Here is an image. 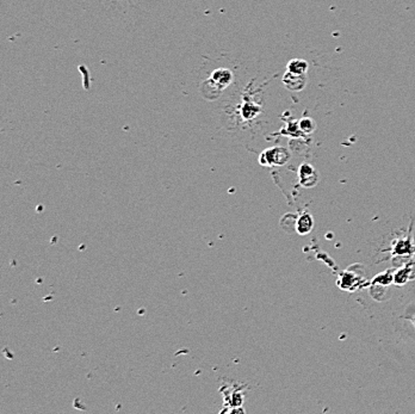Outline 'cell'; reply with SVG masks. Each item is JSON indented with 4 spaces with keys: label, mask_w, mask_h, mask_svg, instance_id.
Here are the masks:
<instances>
[{
    "label": "cell",
    "mask_w": 415,
    "mask_h": 414,
    "mask_svg": "<svg viewBox=\"0 0 415 414\" xmlns=\"http://www.w3.org/2000/svg\"><path fill=\"white\" fill-rule=\"evenodd\" d=\"M232 79H233V75H232L231 71L228 69H217L213 73L210 79L205 83V85L211 86V87L217 88L218 93L223 90L224 87H227L231 84Z\"/></svg>",
    "instance_id": "obj_1"
},
{
    "label": "cell",
    "mask_w": 415,
    "mask_h": 414,
    "mask_svg": "<svg viewBox=\"0 0 415 414\" xmlns=\"http://www.w3.org/2000/svg\"><path fill=\"white\" fill-rule=\"evenodd\" d=\"M260 160H264L262 164H266V165H272V164H284L285 161L289 160V153L288 150L284 149L282 147L272 148V149H267L260 155Z\"/></svg>",
    "instance_id": "obj_2"
},
{
    "label": "cell",
    "mask_w": 415,
    "mask_h": 414,
    "mask_svg": "<svg viewBox=\"0 0 415 414\" xmlns=\"http://www.w3.org/2000/svg\"><path fill=\"white\" fill-rule=\"evenodd\" d=\"M283 84L290 91H302L307 84V78L305 74H295L288 71L283 77Z\"/></svg>",
    "instance_id": "obj_3"
},
{
    "label": "cell",
    "mask_w": 415,
    "mask_h": 414,
    "mask_svg": "<svg viewBox=\"0 0 415 414\" xmlns=\"http://www.w3.org/2000/svg\"><path fill=\"white\" fill-rule=\"evenodd\" d=\"M288 71L295 74H305L308 71V62L302 59L291 60L288 64Z\"/></svg>",
    "instance_id": "obj_4"
},
{
    "label": "cell",
    "mask_w": 415,
    "mask_h": 414,
    "mask_svg": "<svg viewBox=\"0 0 415 414\" xmlns=\"http://www.w3.org/2000/svg\"><path fill=\"white\" fill-rule=\"evenodd\" d=\"M241 113H242V116H244L245 119H252L260 113V109H259V106H257L255 104L246 103V104H244V106H242Z\"/></svg>",
    "instance_id": "obj_5"
},
{
    "label": "cell",
    "mask_w": 415,
    "mask_h": 414,
    "mask_svg": "<svg viewBox=\"0 0 415 414\" xmlns=\"http://www.w3.org/2000/svg\"><path fill=\"white\" fill-rule=\"evenodd\" d=\"M299 129H301L302 132H305V134H310V132H313L315 130V127H316V124H315V122L313 121L312 118H309V117H304V118L301 119V122L299 123Z\"/></svg>",
    "instance_id": "obj_6"
}]
</instances>
